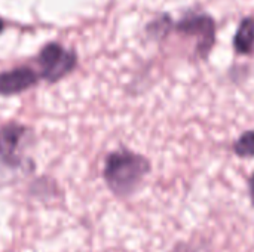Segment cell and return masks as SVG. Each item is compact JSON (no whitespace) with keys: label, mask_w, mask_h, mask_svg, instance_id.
<instances>
[{"label":"cell","mask_w":254,"mask_h":252,"mask_svg":"<svg viewBox=\"0 0 254 252\" xmlns=\"http://www.w3.org/2000/svg\"><path fill=\"white\" fill-rule=\"evenodd\" d=\"M250 192H252V199H253L254 202V175L252 177V180H250Z\"/></svg>","instance_id":"ba28073f"},{"label":"cell","mask_w":254,"mask_h":252,"mask_svg":"<svg viewBox=\"0 0 254 252\" xmlns=\"http://www.w3.org/2000/svg\"><path fill=\"white\" fill-rule=\"evenodd\" d=\"M179 30L189 33V34L199 36V49L204 53L207 50H210L213 40H214V27H213V21L210 18L201 16V15L189 16L179 24Z\"/></svg>","instance_id":"5b68a950"},{"label":"cell","mask_w":254,"mask_h":252,"mask_svg":"<svg viewBox=\"0 0 254 252\" xmlns=\"http://www.w3.org/2000/svg\"><path fill=\"white\" fill-rule=\"evenodd\" d=\"M39 65L42 67V77L54 83L76 67V53L58 43H49L39 53Z\"/></svg>","instance_id":"7a4b0ae2"},{"label":"cell","mask_w":254,"mask_h":252,"mask_svg":"<svg viewBox=\"0 0 254 252\" xmlns=\"http://www.w3.org/2000/svg\"><path fill=\"white\" fill-rule=\"evenodd\" d=\"M235 49L240 53H249L254 48V19L247 18L241 22L235 36Z\"/></svg>","instance_id":"8992f818"},{"label":"cell","mask_w":254,"mask_h":252,"mask_svg":"<svg viewBox=\"0 0 254 252\" xmlns=\"http://www.w3.org/2000/svg\"><path fill=\"white\" fill-rule=\"evenodd\" d=\"M39 76L30 67H18L0 74V94L13 95L36 85Z\"/></svg>","instance_id":"3957f363"},{"label":"cell","mask_w":254,"mask_h":252,"mask_svg":"<svg viewBox=\"0 0 254 252\" xmlns=\"http://www.w3.org/2000/svg\"><path fill=\"white\" fill-rule=\"evenodd\" d=\"M24 132L25 128L18 123H9L0 129V159L9 166H16L19 163L16 150Z\"/></svg>","instance_id":"277c9868"},{"label":"cell","mask_w":254,"mask_h":252,"mask_svg":"<svg viewBox=\"0 0 254 252\" xmlns=\"http://www.w3.org/2000/svg\"><path fill=\"white\" fill-rule=\"evenodd\" d=\"M235 151L244 157H254V131L244 134L235 144Z\"/></svg>","instance_id":"52a82bcc"},{"label":"cell","mask_w":254,"mask_h":252,"mask_svg":"<svg viewBox=\"0 0 254 252\" xmlns=\"http://www.w3.org/2000/svg\"><path fill=\"white\" fill-rule=\"evenodd\" d=\"M3 27H4V25H3V21H1V19H0V33H1V31H3Z\"/></svg>","instance_id":"9c48e42d"},{"label":"cell","mask_w":254,"mask_h":252,"mask_svg":"<svg viewBox=\"0 0 254 252\" xmlns=\"http://www.w3.org/2000/svg\"><path fill=\"white\" fill-rule=\"evenodd\" d=\"M149 162L131 151H115L109 154L104 166L107 186L119 196L129 195L149 172Z\"/></svg>","instance_id":"6da1fadb"}]
</instances>
